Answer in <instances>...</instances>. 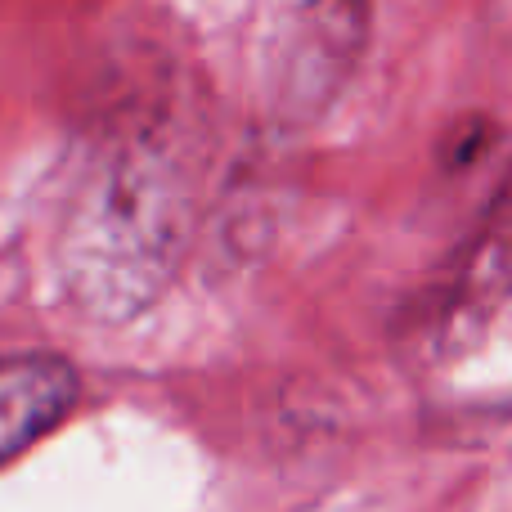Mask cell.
I'll return each mask as SVG.
<instances>
[{"label":"cell","mask_w":512,"mask_h":512,"mask_svg":"<svg viewBox=\"0 0 512 512\" xmlns=\"http://www.w3.org/2000/svg\"><path fill=\"white\" fill-rule=\"evenodd\" d=\"M194 185L180 149L153 131L108 140L77 176L54 265L68 301L99 324L144 315L180 270Z\"/></svg>","instance_id":"1"},{"label":"cell","mask_w":512,"mask_h":512,"mask_svg":"<svg viewBox=\"0 0 512 512\" xmlns=\"http://www.w3.org/2000/svg\"><path fill=\"white\" fill-rule=\"evenodd\" d=\"M369 0H306L297 9L279 77V113L292 122H315L351 86L369 50Z\"/></svg>","instance_id":"3"},{"label":"cell","mask_w":512,"mask_h":512,"mask_svg":"<svg viewBox=\"0 0 512 512\" xmlns=\"http://www.w3.org/2000/svg\"><path fill=\"white\" fill-rule=\"evenodd\" d=\"M512 301V167L495 185L490 203L432 274L400 319V337L423 360H450L468 351L490 319Z\"/></svg>","instance_id":"2"},{"label":"cell","mask_w":512,"mask_h":512,"mask_svg":"<svg viewBox=\"0 0 512 512\" xmlns=\"http://www.w3.org/2000/svg\"><path fill=\"white\" fill-rule=\"evenodd\" d=\"M81 378L63 355H0V472L77 409Z\"/></svg>","instance_id":"4"}]
</instances>
